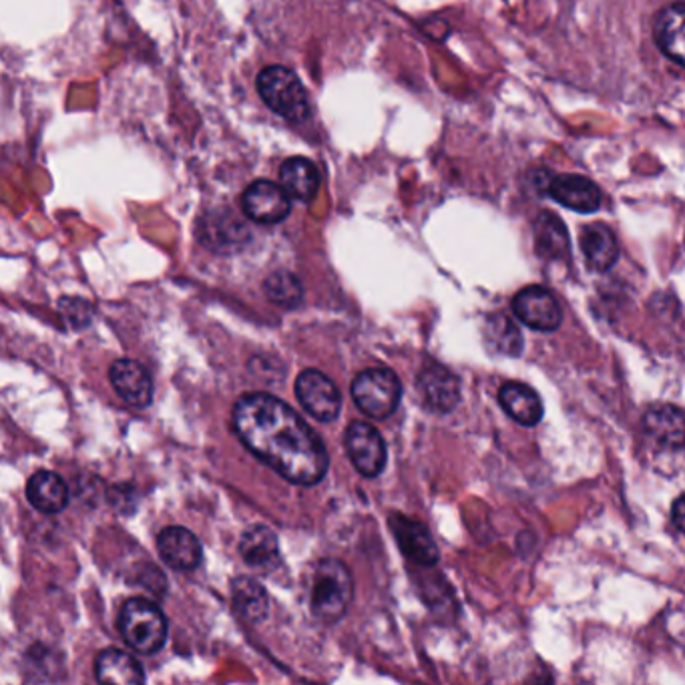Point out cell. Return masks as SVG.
<instances>
[{
  "mask_svg": "<svg viewBox=\"0 0 685 685\" xmlns=\"http://www.w3.org/2000/svg\"><path fill=\"white\" fill-rule=\"evenodd\" d=\"M233 426L242 443L260 461L295 485H316L328 473L322 439L285 402L253 392L233 409Z\"/></svg>",
  "mask_w": 685,
  "mask_h": 685,
  "instance_id": "1",
  "label": "cell"
},
{
  "mask_svg": "<svg viewBox=\"0 0 685 685\" xmlns=\"http://www.w3.org/2000/svg\"><path fill=\"white\" fill-rule=\"evenodd\" d=\"M354 597V583L349 567L338 560H324L318 565L312 583V613L320 622L334 623L349 612Z\"/></svg>",
  "mask_w": 685,
  "mask_h": 685,
  "instance_id": "2",
  "label": "cell"
},
{
  "mask_svg": "<svg viewBox=\"0 0 685 685\" xmlns=\"http://www.w3.org/2000/svg\"><path fill=\"white\" fill-rule=\"evenodd\" d=\"M119 632L131 649L151 655L168 639V619L158 605L143 597H133L119 613Z\"/></svg>",
  "mask_w": 685,
  "mask_h": 685,
  "instance_id": "3",
  "label": "cell"
},
{
  "mask_svg": "<svg viewBox=\"0 0 685 685\" xmlns=\"http://www.w3.org/2000/svg\"><path fill=\"white\" fill-rule=\"evenodd\" d=\"M258 93L264 99L265 105L278 115L284 117L285 121L302 123L310 115L306 89L298 74L288 67H265L264 71L258 74Z\"/></svg>",
  "mask_w": 685,
  "mask_h": 685,
  "instance_id": "4",
  "label": "cell"
},
{
  "mask_svg": "<svg viewBox=\"0 0 685 685\" xmlns=\"http://www.w3.org/2000/svg\"><path fill=\"white\" fill-rule=\"evenodd\" d=\"M352 399L364 414L386 419L401 404V380L389 369L362 370L352 382Z\"/></svg>",
  "mask_w": 685,
  "mask_h": 685,
  "instance_id": "5",
  "label": "cell"
},
{
  "mask_svg": "<svg viewBox=\"0 0 685 685\" xmlns=\"http://www.w3.org/2000/svg\"><path fill=\"white\" fill-rule=\"evenodd\" d=\"M295 396L304 411L320 422L336 421L342 399L334 382L320 370H304L295 380Z\"/></svg>",
  "mask_w": 685,
  "mask_h": 685,
  "instance_id": "6",
  "label": "cell"
},
{
  "mask_svg": "<svg viewBox=\"0 0 685 685\" xmlns=\"http://www.w3.org/2000/svg\"><path fill=\"white\" fill-rule=\"evenodd\" d=\"M344 446L360 475L374 479L386 466V443L369 422H352L344 434Z\"/></svg>",
  "mask_w": 685,
  "mask_h": 685,
  "instance_id": "7",
  "label": "cell"
},
{
  "mask_svg": "<svg viewBox=\"0 0 685 685\" xmlns=\"http://www.w3.org/2000/svg\"><path fill=\"white\" fill-rule=\"evenodd\" d=\"M513 312L525 326L538 332H555L563 320L560 300L541 285L523 288L513 300Z\"/></svg>",
  "mask_w": 685,
  "mask_h": 685,
  "instance_id": "8",
  "label": "cell"
},
{
  "mask_svg": "<svg viewBox=\"0 0 685 685\" xmlns=\"http://www.w3.org/2000/svg\"><path fill=\"white\" fill-rule=\"evenodd\" d=\"M242 210L250 220L264 225L284 222L292 211L290 193L284 190V185H278L274 181H253L243 191Z\"/></svg>",
  "mask_w": 685,
  "mask_h": 685,
  "instance_id": "9",
  "label": "cell"
},
{
  "mask_svg": "<svg viewBox=\"0 0 685 685\" xmlns=\"http://www.w3.org/2000/svg\"><path fill=\"white\" fill-rule=\"evenodd\" d=\"M416 389L424 406L441 414L453 411L461 399L459 379L443 364H426L416 379Z\"/></svg>",
  "mask_w": 685,
  "mask_h": 685,
  "instance_id": "10",
  "label": "cell"
},
{
  "mask_svg": "<svg viewBox=\"0 0 685 685\" xmlns=\"http://www.w3.org/2000/svg\"><path fill=\"white\" fill-rule=\"evenodd\" d=\"M647 436L667 451L685 449V412L674 404H655L644 416Z\"/></svg>",
  "mask_w": 685,
  "mask_h": 685,
  "instance_id": "11",
  "label": "cell"
},
{
  "mask_svg": "<svg viewBox=\"0 0 685 685\" xmlns=\"http://www.w3.org/2000/svg\"><path fill=\"white\" fill-rule=\"evenodd\" d=\"M547 193L563 208L577 213H593L602 208V191L587 178L557 175L547 183Z\"/></svg>",
  "mask_w": 685,
  "mask_h": 685,
  "instance_id": "12",
  "label": "cell"
},
{
  "mask_svg": "<svg viewBox=\"0 0 685 685\" xmlns=\"http://www.w3.org/2000/svg\"><path fill=\"white\" fill-rule=\"evenodd\" d=\"M109 379L117 394L131 406L143 409L153 396V382L148 370L135 360L121 359L113 362L109 370Z\"/></svg>",
  "mask_w": 685,
  "mask_h": 685,
  "instance_id": "13",
  "label": "cell"
},
{
  "mask_svg": "<svg viewBox=\"0 0 685 685\" xmlns=\"http://www.w3.org/2000/svg\"><path fill=\"white\" fill-rule=\"evenodd\" d=\"M391 528L399 541V547L409 560L419 565H434L439 561V548L434 545L429 528L422 523L394 513L391 515Z\"/></svg>",
  "mask_w": 685,
  "mask_h": 685,
  "instance_id": "14",
  "label": "cell"
},
{
  "mask_svg": "<svg viewBox=\"0 0 685 685\" xmlns=\"http://www.w3.org/2000/svg\"><path fill=\"white\" fill-rule=\"evenodd\" d=\"M158 548L169 567L193 571L201 563L203 551L198 537L185 527H168L161 531Z\"/></svg>",
  "mask_w": 685,
  "mask_h": 685,
  "instance_id": "15",
  "label": "cell"
},
{
  "mask_svg": "<svg viewBox=\"0 0 685 685\" xmlns=\"http://www.w3.org/2000/svg\"><path fill=\"white\" fill-rule=\"evenodd\" d=\"M654 37L667 59L685 67V4H674L657 12Z\"/></svg>",
  "mask_w": 685,
  "mask_h": 685,
  "instance_id": "16",
  "label": "cell"
},
{
  "mask_svg": "<svg viewBox=\"0 0 685 685\" xmlns=\"http://www.w3.org/2000/svg\"><path fill=\"white\" fill-rule=\"evenodd\" d=\"M580 243L585 262L595 272H610L619 260V243L615 240V233L603 223L587 225L581 232Z\"/></svg>",
  "mask_w": 685,
  "mask_h": 685,
  "instance_id": "17",
  "label": "cell"
},
{
  "mask_svg": "<svg viewBox=\"0 0 685 685\" xmlns=\"http://www.w3.org/2000/svg\"><path fill=\"white\" fill-rule=\"evenodd\" d=\"M498 402L503 411L523 426H535L543 419V402L527 384L506 382L498 391Z\"/></svg>",
  "mask_w": 685,
  "mask_h": 685,
  "instance_id": "18",
  "label": "cell"
},
{
  "mask_svg": "<svg viewBox=\"0 0 685 685\" xmlns=\"http://www.w3.org/2000/svg\"><path fill=\"white\" fill-rule=\"evenodd\" d=\"M27 498L41 513H61L69 503V491L63 479L51 471H39L27 483Z\"/></svg>",
  "mask_w": 685,
  "mask_h": 685,
  "instance_id": "19",
  "label": "cell"
},
{
  "mask_svg": "<svg viewBox=\"0 0 685 685\" xmlns=\"http://www.w3.org/2000/svg\"><path fill=\"white\" fill-rule=\"evenodd\" d=\"M95 675L101 684L138 685L145 682L138 659L121 649L101 652L95 662Z\"/></svg>",
  "mask_w": 685,
  "mask_h": 685,
  "instance_id": "20",
  "label": "cell"
},
{
  "mask_svg": "<svg viewBox=\"0 0 685 685\" xmlns=\"http://www.w3.org/2000/svg\"><path fill=\"white\" fill-rule=\"evenodd\" d=\"M280 180L290 198L300 201L314 200L320 188L316 165L306 158H292L280 169Z\"/></svg>",
  "mask_w": 685,
  "mask_h": 685,
  "instance_id": "21",
  "label": "cell"
},
{
  "mask_svg": "<svg viewBox=\"0 0 685 685\" xmlns=\"http://www.w3.org/2000/svg\"><path fill=\"white\" fill-rule=\"evenodd\" d=\"M535 250L545 260H565L570 255V233L553 213H541L535 222Z\"/></svg>",
  "mask_w": 685,
  "mask_h": 685,
  "instance_id": "22",
  "label": "cell"
},
{
  "mask_svg": "<svg viewBox=\"0 0 685 685\" xmlns=\"http://www.w3.org/2000/svg\"><path fill=\"white\" fill-rule=\"evenodd\" d=\"M240 553H242L243 561L255 570L272 565L280 555L274 531L264 525L248 528L240 541Z\"/></svg>",
  "mask_w": 685,
  "mask_h": 685,
  "instance_id": "23",
  "label": "cell"
},
{
  "mask_svg": "<svg viewBox=\"0 0 685 685\" xmlns=\"http://www.w3.org/2000/svg\"><path fill=\"white\" fill-rule=\"evenodd\" d=\"M233 605L243 619L264 622L270 613V600L264 587L252 577H238L232 583Z\"/></svg>",
  "mask_w": 685,
  "mask_h": 685,
  "instance_id": "24",
  "label": "cell"
},
{
  "mask_svg": "<svg viewBox=\"0 0 685 685\" xmlns=\"http://www.w3.org/2000/svg\"><path fill=\"white\" fill-rule=\"evenodd\" d=\"M485 340L488 349L503 356H518L523 352V336L518 328L513 324L511 318L503 316V314L488 316Z\"/></svg>",
  "mask_w": 685,
  "mask_h": 685,
  "instance_id": "25",
  "label": "cell"
},
{
  "mask_svg": "<svg viewBox=\"0 0 685 685\" xmlns=\"http://www.w3.org/2000/svg\"><path fill=\"white\" fill-rule=\"evenodd\" d=\"M264 292L274 304L282 308H295L304 300V285L290 272H274L265 280Z\"/></svg>",
  "mask_w": 685,
  "mask_h": 685,
  "instance_id": "26",
  "label": "cell"
},
{
  "mask_svg": "<svg viewBox=\"0 0 685 685\" xmlns=\"http://www.w3.org/2000/svg\"><path fill=\"white\" fill-rule=\"evenodd\" d=\"M672 518H674L675 527L685 533V495L679 496L672 508Z\"/></svg>",
  "mask_w": 685,
  "mask_h": 685,
  "instance_id": "27",
  "label": "cell"
},
{
  "mask_svg": "<svg viewBox=\"0 0 685 685\" xmlns=\"http://www.w3.org/2000/svg\"><path fill=\"white\" fill-rule=\"evenodd\" d=\"M682 2H684V4H685V0H682Z\"/></svg>",
  "mask_w": 685,
  "mask_h": 685,
  "instance_id": "28",
  "label": "cell"
}]
</instances>
